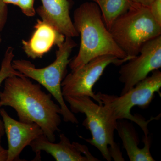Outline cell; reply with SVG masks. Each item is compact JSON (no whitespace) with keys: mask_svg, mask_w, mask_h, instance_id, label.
<instances>
[{"mask_svg":"<svg viewBox=\"0 0 161 161\" xmlns=\"http://www.w3.org/2000/svg\"><path fill=\"white\" fill-rule=\"evenodd\" d=\"M3 2L6 4H11L14 6H18L19 0H3Z\"/></svg>","mask_w":161,"mask_h":161,"instance_id":"21","label":"cell"},{"mask_svg":"<svg viewBox=\"0 0 161 161\" xmlns=\"http://www.w3.org/2000/svg\"><path fill=\"white\" fill-rule=\"evenodd\" d=\"M14 49L12 47H8L5 52L0 68V86L5 79L8 77L13 76L22 77L25 76L19 72L14 68L12 61L14 57ZM0 106V108H1ZM1 109V108H0ZM0 130L5 132L3 121L0 118Z\"/></svg>","mask_w":161,"mask_h":161,"instance_id":"15","label":"cell"},{"mask_svg":"<svg viewBox=\"0 0 161 161\" xmlns=\"http://www.w3.org/2000/svg\"><path fill=\"white\" fill-rule=\"evenodd\" d=\"M34 30L28 40H22V47L26 56L32 59L41 58L54 46L59 47L65 37L53 26L38 19Z\"/></svg>","mask_w":161,"mask_h":161,"instance_id":"11","label":"cell"},{"mask_svg":"<svg viewBox=\"0 0 161 161\" xmlns=\"http://www.w3.org/2000/svg\"><path fill=\"white\" fill-rule=\"evenodd\" d=\"M2 36H1V32H0V44H1V42H2Z\"/></svg>","mask_w":161,"mask_h":161,"instance_id":"22","label":"cell"},{"mask_svg":"<svg viewBox=\"0 0 161 161\" xmlns=\"http://www.w3.org/2000/svg\"><path fill=\"white\" fill-rule=\"evenodd\" d=\"M58 143L50 142L44 134L40 135L30 144L36 158H40V153L44 151L51 155L56 161H98L90 153L88 148L79 143H71L64 133L60 135Z\"/></svg>","mask_w":161,"mask_h":161,"instance_id":"9","label":"cell"},{"mask_svg":"<svg viewBox=\"0 0 161 161\" xmlns=\"http://www.w3.org/2000/svg\"><path fill=\"white\" fill-rule=\"evenodd\" d=\"M132 58L121 59L111 55H104L90 60L86 64L65 76L61 83L64 96H88L102 104L93 88L107 67L111 64L121 65Z\"/></svg>","mask_w":161,"mask_h":161,"instance_id":"7","label":"cell"},{"mask_svg":"<svg viewBox=\"0 0 161 161\" xmlns=\"http://www.w3.org/2000/svg\"><path fill=\"white\" fill-rule=\"evenodd\" d=\"M34 2L35 0H19L18 6L26 16L33 17L36 14Z\"/></svg>","mask_w":161,"mask_h":161,"instance_id":"16","label":"cell"},{"mask_svg":"<svg viewBox=\"0 0 161 161\" xmlns=\"http://www.w3.org/2000/svg\"><path fill=\"white\" fill-rule=\"evenodd\" d=\"M5 133L8 140L7 161H22L20 153L34 140L43 134V130L36 123H25L14 119L4 109H0Z\"/></svg>","mask_w":161,"mask_h":161,"instance_id":"10","label":"cell"},{"mask_svg":"<svg viewBox=\"0 0 161 161\" xmlns=\"http://www.w3.org/2000/svg\"><path fill=\"white\" fill-rule=\"evenodd\" d=\"M148 7L153 17L161 25V0H154Z\"/></svg>","mask_w":161,"mask_h":161,"instance_id":"17","label":"cell"},{"mask_svg":"<svg viewBox=\"0 0 161 161\" xmlns=\"http://www.w3.org/2000/svg\"><path fill=\"white\" fill-rule=\"evenodd\" d=\"M73 23L80 40L78 54L69 64L72 71L104 55L121 59L133 58L127 56L115 42L96 3L86 2L80 5L74 12Z\"/></svg>","mask_w":161,"mask_h":161,"instance_id":"2","label":"cell"},{"mask_svg":"<svg viewBox=\"0 0 161 161\" xmlns=\"http://www.w3.org/2000/svg\"><path fill=\"white\" fill-rule=\"evenodd\" d=\"M8 9L7 4L0 0V32L3 30L8 19Z\"/></svg>","mask_w":161,"mask_h":161,"instance_id":"18","label":"cell"},{"mask_svg":"<svg viewBox=\"0 0 161 161\" xmlns=\"http://www.w3.org/2000/svg\"><path fill=\"white\" fill-rule=\"evenodd\" d=\"M161 87V72L157 69L120 96L108 95L99 92L97 96L102 104L108 109L115 120L130 119L138 125L143 131L145 136L149 134L148 125L151 121L156 119L152 117L147 120L141 116L132 115L131 110L137 106L142 109L148 108L154 97L155 93H159Z\"/></svg>","mask_w":161,"mask_h":161,"instance_id":"6","label":"cell"},{"mask_svg":"<svg viewBox=\"0 0 161 161\" xmlns=\"http://www.w3.org/2000/svg\"><path fill=\"white\" fill-rule=\"evenodd\" d=\"M5 133V132L0 130V161H7L8 159V150L3 148L1 144L2 136Z\"/></svg>","mask_w":161,"mask_h":161,"instance_id":"19","label":"cell"},{"mask_svg":"<svg viewBox=\"0 0 161 161\" xmlns=\"http://www.w3.org/2000/svg\"><path fill=\"white\" fill-rule=\"evenodd\" d=\"M123 145L131 161H154L150 153L151 138L149 136L144 138V147H138L139 138L132 125L126 121H117L116 130Z\"/></svg>","mask_w":161,"mask_h":161,"instance_id":"13","label":"cell"},{"mask_svg":"<svg viewBox=\"0 0 161 161\" xmlns=\"http://www.w3.org/2000/svg\"><path fill=\"white\" fill-rule=\"evenodd\" d=\"M98 5L102 17L108 30L115 20L128 11L132 2L131 0H92Z\"/></svg>","mask_w":161,"mask_h":161,"instance_id":"14","label":"cell"},{"mask_svg":"<svg viewBox=\"0 0 161 161\" xmlns=\"http://www.w3.org/2000/svg\"><path fill=\"white\" fill-rule=\"evenodd\" d=\"M110 31L121 49L133 58L145 43L161 36V25L153 17L148 6L132 2L128 11L115 20Z\"/></svg>","mask_w":161,"mask_h":161,"instance_id":"5","label":"cell"},{"mask_svg":"<svg viewBox=\"0 0 161 161\" xmlns=\"http://www.w3.org/2000/svg\"><path fill=\"white\" fill-rule=\"evenodd\" d=\"M76 46L77 43L72 38L65 37L64 42L58 47L54 61L43 68H36L31 61L25 60H13L12 63L15 69L46 88L60 106L63 120L73 124H78V121L65 103L61 83L66 76L67 68L71 60L70 56Z\"/></svg>","mask_w":161,"mask_h":161,"instance_id":"4","label":"cell"},{"mask_svg":"<svg viewBox=\"0 0 161 161\" xmlns=\"http://www.w3.org/2000/svg\"><path fill=\"white\" fill-rule=\"evenodd\" d=\"M122 64L119 81L124 84L120 95H123L136 84L144 80L150 73L161 67V36L143 45L139 53Z\"/></svg>","mask_w":161,"mask_h":161,"instance_id":"8","label":"cell"},{"mask_svg":"<svg viewBox=\"0 0 161 161\" xmlns=\"http://www.w3.org/2000/svg\"><path fill=\"white\" fill-rule=\"evenodd\" d=\"M131 1L133 3H138L148 7L154 0H131Z\"/></svg>","mask_w":161,"mask_h":161,"instance_id":"20","label":"cell"},{"mask_svg":"<svg viewBox=\"0 0 161 161\" xmlns=\"http://www.w3.org/2000/svg\"><path fill=\"white\" fill-rule=\"evenodd\" d=\"M73 113L84 114L83 125L89 130L91 138H83L96 147L108 161H124L118 146L114 141L117 120L112 117L103 105L95 103L88 96H64Z\"/></svg>","mask_w":161,"mask_h":161,"instance_id":"3","label":"cell"},{"mask_svg":"<svg viewBox=\"0 0 161 161\" xmlns=\"http://www.w3.org/2000/svg\"><path fill=\"white\" fill-rule=\"evenodd\" d=\"M42 6L37 9L41 20L53 26L65 37L79 36L70 16V3L69 0H41Z\"/></svg>","mask_w":161,"mask_h":161,"instance_id":"12","label":"cell"},{"mask_svg":"<svg viewBox=\"0 0 161 161\" xmlns=\"http://www.w3.org/2000/svg\"><path fill=\"white\" fill-rule=\"evenodd\" d=\"M0 106L14 109L22 122L37 124L47 138L55 142L56 132H60L61 108L50 93L42 91L40 84L25 76L8 77L0 92Z\"/></svg>","mask_w":161,"mask_h":161,"instance_id":"1","label":"cell"}]
</instances>
